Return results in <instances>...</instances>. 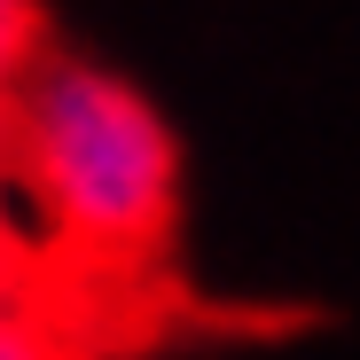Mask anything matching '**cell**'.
I'll return each mask as SVG.
<instances>
[{
    "mask_svg": "<svg viewBox=\"0 0 360 360\" xmlns=\"http://www.w3.org/2000/svg\"><path fill=\"white\" fill-rule=\"evenodd\" d=\"M8 188L32 212V243L79 297L141 282L180 227L172 117L94 55H39L16 79Z\"/></svg>",
    "mask_w": 360,
    "mask_h": 360,
    "instance_id": "obj_1",
    "label": "cell"
},
{
    "mask_svg": "<svg viewBox=\"0 0 360 360\" xmlns=\"http://www.w3.org/2000/svg\"><path fill=\"white\" fill-rule=\"evenodd\" d=\"M63 297H79L63 274L47 266V251L32 243V227L0 204V329L24 321V314H47V306H63Z\"/></svg>",
    "mask_w": 360,
    "mask_h": 360,
    "instance_id": "obj_2",
    "label": "cell"
},
{
    "mask_svg": "<svg viewBox=\"0 0 360 360\" xmlns=\"http://www.w3.org/2000/svg\"><path fill=\"white\" fill-rule=\"evenodd\" d=\"M71 306H79V297L8 321V329H0V360H86V337H79V314Z\"/></svg>",
    "mask_w": 360,
    "mask_h": 360,
    "instance_id": "obj_3",
    "label": "cell"
},
{
    "mask_svg": "<svg viewBox=\"0 0 360 360\" xmlns=\"http://www.w3.org/2000/svg\"><path fill=\"white\" fill-rule=\"evenodd\" d=\"M47 55V24H39V0H0V86H16L32 63Z\"/></svg>",
    "mask_w": 360,
    "mask_h": 360,
    "instance_id": "obj_4",
    "label": "cell"
},
{
    "mask_svg": "<svg viewBox=\"0 0 360 360\" xmlns=\"http://www.w3.org/2000/svg\"><path fill=\"white\" fill-rule=\"evenodd\" d=\"M8 165H16V86H0V196H8Z\"/></svg>",
    "mask_w": 360,
    "mask_h": 360,
    "instance_id": "obj_5",
    "label": "cell"
}]
</instances>
